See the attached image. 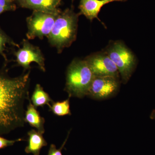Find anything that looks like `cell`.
<instances>
[{
  "instance_id": "1",
  "label": "cell",
  "mask_w": 155,
  "mask_h": 155,
  "mask_svg": "<svg viewBox=\"0 0 155 155\" xmlns=\"http://www.w3.org/2000/svg\"><path fill=\"white\" fill-rule=\"evenodd\" d=\"M30 70L18 77H10L0 70V135L25 125V100L29 97Z\"/></svg>"
},
{
  "instance_id": "2",
  "label": "cell",
  "mask_w": 155,
  "mask_h": 155,
  "mask_svg": "<svg viewBox=\"0 0 155 155\" xmlns=\"http://www.w3.org/2000/svg\"><path fill=\"white\" fill-rule=\"evenodd\" d=\"M79 15V13L74 12L72 7L61 11L57 15L47 37L50 44L57 48L59 52L70 46L76 39Z\"/></svg>"
},
{
  "instance_id": "3",
  "label": "cell",
  "mask_w": 155,
  "mask_h": 155,
  "mask_svg": "<svg viewBox=\"0 0 155 155\" xmlns=\"http://www.w3.org/2000/svg\"><path fill=\"white\" fill-rule=\"evenodd\" d=\"M94 75L85 60L75 59L67 69L65 91L71 97L86 96Z\"/></svg>"
},
{
  "instance_id": "4",
  "label": "cell",
  "mask_w": 155,
  "mask_h": 155,
  "mask_svg": "<svg viewBox=\"0 0 155 155\" xmlns=\"http://www.w3.org/2000/svg\"><path fill=\"white\" fill-rule=\"evenodd\" d=\"M105 52L116 64L122 82L127 83L137 64L134 54L123 42L119 41L111 43Z\"/></svg>"
},
{
  "instance_id": "5",
  "label": "cell",
  "mask_w": 155,
  "mask_h": 155,
  "mask_svg": "<svg viewBox=\"0 0 155 155\" xmlns=\"http://www.w3.org/2000/svg\"><path fill=\"white\" fill-rule=\"evenodd\" d=\"M58 15L34 11L32 14L26 19L28 30L26 36L28 38L41 39L48 36Z\"/></svg>"
},
{
  "instance_id": "6",
  "label": "cell",
  "mask_w": 155,
  "mask_h": 155,
  "mask_svg": "<svg viewBox=\"0 0 155 155\" xmlns=\"http://www.w3.org/2000/svg\"><path fill=\"white\" fill-rule=\"evenodd\" d=\"M119 87V77L94 76L87 96L94 99H107L115 96Z\"/></svg>"
},
{
  "instance_id": "7",
  "label": "cell",
  "mask_w": 155,
  "mask_h": 155,
  "mask_svg": "<svg viewBox=\"0 0 155 155\" xmlns=\"http://www.w3.org/2000/svg\"><path fill=\"white\" fill-rule=\"evenodd\" d=\"M84 60L95 76L119 77V71L116 64L105 51L95 53Z\"/></svg>"
},
{
  "instance_id": "8",
  "label": "cell",
  "mask_w": 155,
  "mask_h": 155,
  "mask_svg": "<svg viewBox=\"0 0 155 155\" xmlns=\"http://www.w3.org/2000/svg\"><path fill=\"white\" fill-rule=\"evenodd\" d=\"M15 55L17 64L23 67L25 71L31 69V63L35 62L42 71H45V58L41 51L26 40H23L22 48L15 52Z\"/></svg>"
},
{
  "instance_id": "9",
  "label": "cell",
  "mask_w": 155,
  "mask_h": 155,
  "mask_svg": "<svg viewBox=\"0 0 155 155\" xmlns=\"http://www.w3.org/2000/svg\"><path fill=\"white\" fill-rule=\"evenodd\" d=\"M19 5L22 8L44 13L58 14L61 11L58 8L61 0H18Z\"/></svg>"
},
{
  "instance_id": "10",
  "label": "cell",
  "mask_w": 155,
  "mask_h": 155,
  "mask_svg": "<svg viewBox=\"0 0 155 155\" xmlns=\"http://www.w3.org/2000/svg\"><path fill=\"white\" fill-rule=\"evenodd\" d=\"M127 0H80L78 8L79 14L83 15L90 21L98 18V15L103 6L114 2H125Z\"/></svg>"
},
{
  "instance_id": "11",
  "label": "cell",
  "mask_w": 155,
  "mask_h": 155,
  "mask_svg": "<svg viewBox=\"0 0 155 155\" xmlns=\"http://www.w3.org/2000/svg\"><path fill=\"white\" fill-rule=\"evenodd\" d=\"M29 104L25 111V121L31 127H35L39 132L44 134L45 132V119L41 117L37 108L33 105L29 97L28 98Z\"/></svg>"
},
{
  "instance_id": "12",
  "label": "cell",
  "mask_w": 155,
  "mask_h": 155,
  "mask_svg": "<svg viewBox=\"0 0 155 155\" xmlns=\"http://www.w3.org/2000/svg\"><path fill=\"white\" fill-rule=\"evenodd\" d=\"M43 134L35 129H31L28 131V144L25 150L26 153H32L34 155H40L42 148L48 145Z\"/></svg>"
},
{
  "instance_id": "13",
  "label": "cell",
  "mask_w": 155,
  "mask_h": 155,
  "mask_svg": "<svg viewBox=\"0 0 155 155\" xmlns=\"http://www.w3.org/2000/svg\"><path fill=\"white\" fill-rule=\"evenodd\" d=\"M31 101L33 105L36 108L39 107H43L45 105L49 107L51 106L50 103H52L54 102L39 84H37L35 86L31 96Z\"/></svg>"
},
{
  "instance_id": "14",
  "label": "cell",
  "mask_w": 155,
  "mask_h": 155,
  "mask_svg": "<svg viewBox=\"0 0 155 155\" xmlns=\"http://www.w3.org/2000/svg\"><path fill=\"white\" fill-rule=\"evenodd\" d=\"M50 110L58 116H64L71 115L70 110L69 97L67 99L62 102H57L52 103L51 106L49 107Z\"/></svg>"
},
{
  "instance_id": "15",
  "label": "cell",
  "mask_w": 155,
  "mask_h": 155,
  "mask_svg": "<svg viewBox=\"0 0 155 155\" xmlns=\"http://www.w3.org/2000/svg\"><path fill=\"white\" fill-rule=\"evenodd\" d=\"M7 44L19 47L18 45L11 40L0 28V55L2 56L5 61H7V58L4 51L6 50Z\"/></svg>"
},
{
  "instance_id": "16",
  "label": "cell",
  "mask_w": 155,
  "mask_h": 155,
  "mask_svg": "<svg viewBox=\"0 0 155 155\" xmlns=\"http://www.w3.org/2000/svg\"><path fill=\"white\" fill-rule=\"evenodd\" d=\"M16 8L14 2L10 0H0V15L7 11H15Z\"/></svg>"
},
{
  "instance_id": "17",
  "label": "cell",
  "mask_w": 155,
  "mask_h": 155,
  "mask_svg": "<svg viewBox=\"0 0 155 155\" xmlns=\"http://www.w3.org/2000/svg\"><path fill=\"white\" fill-rule=\"evenodd\" d=\"M23 140H25L23 138H19L15 140H9L0 136V150L13 146L17 142Z\"/></svg>"
},
{
  "instance_id": "18",
  "label": "cell",
  "mask_w": 155,
  "mask_h": 155,
  "mask_svg": "<svg viewBox=\"0 0 155 155\" xmlns=\"http://www.w3.org/2000/svg\"><path fill=\"white\" fill-rule=\"evenodd\" d=\"M69 133H70V131H69V134L67 135V138L66 139L64 143L62 144V146L60 149H58L54 144H51V145L48 155H62V150L65 145L66 144L67 139H68V137H69Z\"/></svg>"
},
{
  "instance_id": "19",
  "label": "cell",
  "mask_w": 155,
  "mask_h": 155,
  "mask_svg": "<svg viewBox=\"0 0 155 155\" xmlns=\"http://www.w3.org/2000/svg\"><path fill=\"white\" fill-rule=\"evenodd\" d=\"M150 118L152 120H155V109L153 110L150 115Z\"/></svg>"
},
{
  "instance_id": "20",
  "label": "cell",
  "mask_w": 155,
  "mask_h": 155,
  "mask_svg": "<svg viewBox=\"0 0 155 155\" xmlns=\"http://www.w3.org/2000/svg\"><path fill=\"white\" fill-rule=\"evenodd\" d=\"M10 1H13V2H15V1H16V0H10Z\"/></svg>"
},
{
  "instance_id": "21",
  "label": "cell",
  "mask_w": 155,
  "mask_h": 155,
  "mask_svg": "<svg viewBox=\"0 0 155 155\" xmlns=\"http://www.w3.org/2000/svg\"><path fill=\"white\" fill-rule=\"evenodd\" d=\"M72 2H73V1H74V0H72Z\"/></svg>"
},
{
  "instance_id": "22",
  "label": "cell",
  "mask_w": 155,
  "mask_h": 155,
  "mask_svg": "<svg viewBox=\"0 0 155 155\" xmlns=\"http://www.w3.org/2000/svg\"><path fill=\"white\" fill-rule=\"evenodd\" d=\"M18 1V0H16V1Z\"/></svg>"
}]
</instances>
